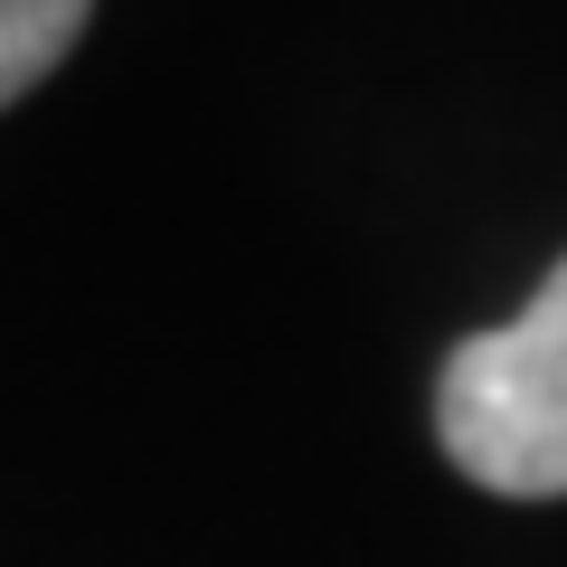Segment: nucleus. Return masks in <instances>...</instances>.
<instances>
[{
	"instance_id": "obj_2",
	"label": "nucleus",
	"mask_w": 567,
	"mask_h": 567,
	"mask_svg": "<svg viewBox=\"0 0 567 567\" xmlns=\"http://www.w3.org/2000/svg\"><path fill=\"white\" fill-rule=\"evenodd\" d=\"M85 20H95V0H0V114L58 76Z\"/></svg>"
},
{
	"instance_id": "obj_1",
	"label": "nucleus",
	"mask_w": 567,
	"mask_h": 567,
	"mask_svg": "<svg viewBox=\"0 0 567 567\" xmlns=\"http://www.w3.org/2000/svg\"><path fill=\"white\" fill-rule=\"evenodd\" d=\"M435 445L502 502H567V256L548 265L520 322L445 350Z\"/></svg>"
}]
</instances>
